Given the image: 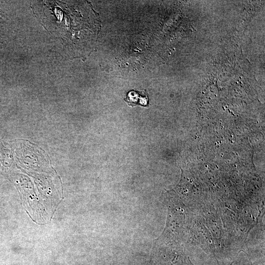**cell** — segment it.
I'll return each instance as SVG.
<instances>
[{
  "mask_svg": "<svg viewBox=\"0 0 265 265\" xmlns=\"http://www.w3.org/2000/svg\"><path fill=\"white\" fill-rule=\"evenodd\" d=\"M41 10H38V16L45 27L53 34L60 37L69 44L76 45L87 41L93 35V28L97 26L92 22L96 20L91 9H83L86 6H79L78 2L63 1H41Z\"/></svg>",
  "mask_w": 265,
  "mask_h": 265,
  "instance_id": "1",
  "label": "cell"
}]
</instances>
